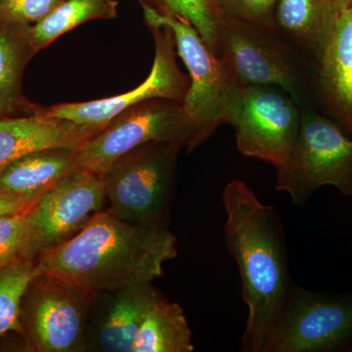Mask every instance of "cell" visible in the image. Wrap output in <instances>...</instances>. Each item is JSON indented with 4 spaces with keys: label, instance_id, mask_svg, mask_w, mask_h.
Returning a JSON list of instances; mask_svg holds the SVG:
<instances>
[{
    "label": "cell",
    "instance_id": "cell-29",
    "mask_svg": "<svg viewBox=\"0 0 352 352\" xmlns=\"http://www.w3.org/2000/svg\"><path fill=\"white\" fill-rule=\"evenodd\" d=\"M210 3L212 4V6L214 7L215 10L217 11V8H219L220 2H221L222 0H210ZM217 13H219V12H217Z\"/></svg>",
    "mask_w": 352,
    "mask_h": 352
},
{
    "label": "cell",
    "instance_id": "cell-28",
    "mask_svg": "<svg viewBox=\"0 0 352 352\" xmlns=\"http://www.w3.org/2000/svg\"><path fill=\"white\" fill-rule=\"evenodd\" d=\"M138 1L141 4V6H149L153 7L151 0H138Z\"/></svg>",
    "mask_w": 352,
    "mask_h": 352
},
{
    "label": "cell",
    "instance_id": "cell-9",
    "mask_svg": "<svg viewBox=\"0 0 352 352\" xmlns=\"http://www.w3.org/2000/svg\"><path fill=\"white\" fill-rule=\"evenodd\" d=\"M91 295L58 278L36 275L21 302V333L32 351L87 352Z\"/></svg>",
    "mask_w": 352,
    "mask_h": 352
},
{
    "label": "cell",
    "instance_id": "cell-26",
    "mask_svg": "<svg viewBox=\"0 0 352 352\" xmlns=\"http://www.w3.org/2000/svg\"><path fill=\"white\" fill-rule=\"evenodd\" d=\"M30 204L22 203V201L7 200V199L0 198V219L8 215L19 214L23 210L31 208Z\"/></svg>",
    "mask_w": 352,
    "mask_h": 352
},
{
    "label": "cell",
    "instance_id": "cell-21",
    "mask_svg": "<svg viewBox=\"0 0 352 352\" xmlns=\"http://www.w3.org/2000/svg\"><path fill=\"white\" fill-rule=\"evenodd\" d=\"M36 275V263L24 258L0 267V338L10 331L21 333V302Z\"/></svg>",
    "mask_w": 352,
    "mask_h": 352
},
{
    "label": "cell",
    "instance_id": "cell-23",
    "mask_svg": "<svg viewBox=\"0 0 352 352\" xmlns=\"http://www.w3.org/2000/svg\"><path fill=\"white\" fill-rule=\"evenodd\" d=\"M278 2L279 0H222L217 12L263 29L276 31L275 14Z\"/></svg>",
    "mask_w": 352,
    "mask_h": 352
},
{
    "label": "cell",
    "instance_id": "cell-17",
    "mask_svg": "<svg viewBox=\"0 0 352 352\" xmlns=\"http://www.w3.org/2000/svg\"><path fill=\"white\" fill-rule=\"evenodd\" d=\"M340 10V0H279L275 28L317 65Z\"/></svg>",
    "mask_w": 352,
    "mask_h": 352
},
{
    "label": "cell",
    "instance_id": "cell-10",
    "mask_svg": "<svg viewBox=\"0 0 352 352\" xmlns=\"http://www.w3.org/2000/svg\"><path fill=\"white\" fill-rule=\"evenodd\" d=\"M352 342V294L328 295L292 285L263 352H328Z\"/></svg>",
    "mask_w": 352,
    "mask_h": 352
},
{
    "label": "cell",
    "instance_id": "cell-1",
    "mask_svg": "<svg viewBox=\"0 0 352 352\" xmlns=\"http://www.w3.org/2000/svg\"><path fill=\"white\" fill-rule=\"evenodd\" d=\"M227 249L237 263L248 307L241 340L245 352H263L291 289L283 224L273 206L245 182L232 180L222 193Z\"/></svg>",
    "mask_w": 352,
    "mask_h": 352
},
{
    "label": "cell",
    "instance_id": "cell-30",
    "mask_svg": "<svg viewBox=\"0 0 352 352\" xmlns=\"http://www.w3.org/2000/svg\"><path fill=\"white\" fill-rule=\"evenodd\" d=\"M351 351H352V349H351Z\"/></svg>",
    "mask_w": 352,
    "mask_h": 352
},
{
    "label": "cell",
    "instance_id": "cell-6",
    "mask_svg": "<svg viewBox=\"0 0 352 352\" xmlns=\"http://www.w3.org/2000/svg\"><path fill=\"white\" fill-rule=\"evenodd\" d=\"M141 6L148 27H168L173 32L176 50L189 71L190 85L183 106L203 144L217 127L230 122L243 88L234 82L188 20Z\"/></svg>",
    "mask_w": 352,
    "mask_h": 352
},
{
    "label": "cell",
    "instance_id": "cell-14",
    "mask_svg": "<svg viewBox=\"0 0 352 352\" xmlns=\"http://www.w3.org/2000/svg\"><path fill=\"white\" fill-rule=\"evenodd\" d=\"M317 99L352 138V6L340 8L317 64Z\"/></svg>",
    "mask_w": 352,
    "mask_h": 352
},
{
    "label": "cell",
    "instance_id": "cell-11",
    "mask_svg": "<svg viewBox=\"0 0 352 352\" xmlns=\"http://www.w3.org/2000/svg\"><path fill=\"white\" fill-rule=\"evenodd\" d=\"M302 107L276 87L241 90L231 117L238 151L278 168L288 159L300 131Z\"/></svg>",
    "mask_w": 352,
    "mask_h": 352
},
{
    "label": "cell",
    "instance_id": "cell-18",
    "mask_svg": "<svg viewBox=\"0 0 352 352\" xmlns=\"http://www.w3.org/2000/svg\"><path fill=\"white\" fill-rule=\"evenodd\" d=\"M30 25L0 24V118L15 117L18 111L24 110L32 115L43 108L30 105L22 94L23 72L36 55L30 41Z\"/></svg>",
    "mask_w": 352,
    "mask_h": 352
},
{
    "label": "cell",
    "instance_id": "cell-13",
    "mask_svg": "<svg viewBox=\"0 0 352 352\" xmlns=\"http://www.w3.org/2000/svg\"><path fill=\"white\" fill-rule=\"evenodd\" d=\"M162 298L150 281L133 282L91 295L87 352H131L145 315Z\"/></svg>",
    "mask_w": 352,
    "mask_h": 352
},
{
    "label": "cell",
    "instance_id": "cell-12",
    "mask_svg": "<svg viewBox=\"0 0 352 352\" xmlns=\"http://www.w3.org/2000/svg\"><path fill=\"white\" fill-rule=\"evenodd\" d=\"M155 41V58L150 75L139 87L126 94L99 100L61 103L43 108L47 117L76 124L106 126L127 109L152 99L184 101L190 85L189 76L180 71L175 58V41L168 27H148Z\"/></svg>",
    "mask_w": 352,
    "mask_h": 352
},
{
    "label": "cell",
    "instance_id": "cell-27",
    "mask_svg": "<svg viewBox=\"0 0 352 352\" xmlns=\"http://www.w3.org/2000/svg\"><path fill=\"white\" fill-rule=\"evenodd\" d=\"M340 8L342 7L352 6V0H340Z\"/></svg>",
    "mask_w": 352,
    "mask_h": 352
},
{
    "label": "cell",
    "instance_id": "cell-5",
    "mask_svg": "<svg viewBox=\"0 0 352 352\" xmlns=\"http://www.w3.org/2000/svg\"><path fill=\"white\" fill-rule=\"evenodd\" d=\"M276 170L277 191L288 194L293 205H305L326 185L351 197L352 138L323 113L302 108L295 145Z\"/></svg>",
    "mask_w": 352,
    "mask_h": 352
},
{
    "label": "cell",
    "instance_id": "cell-25",
    "mask_svg": "<svg viewBox=\"0 0 352 352\" xmlns=\"http://www.w3.org/2000/svg\"><path fill=\"white\" fill-rule=\"evenodd\" d=\"M31 208L0 219V267L20 258L24 220Z\"/></svg>",
    "mask_w": 352,
    "mask_h": 352
},
{
    "label": "cell",
    "instance_id": "cell-24",
    "mask_svg": "<svg viewBox=\"0 0 352 352\" xmlns=\"http://www.w3.org/2000/svg\"><path fill=\"white\" fill-rule=\"evenodd\" d=\"M65 0H0V24H36Z\"/></svg>",
    "mask_w": 352,
    "mask_h": 352
},
{
    "label": "cell",
    "instance_id": "cell-8",
    "mask_svg": "<svg viewBox=\"0 0 352 352\" xmlns=\"http://www.w3.org/2000/svg\"><path fill=\"white\" fill-rule=\"evenodd\" d=\"M106 208L107 197L102 177L78 166L28 210L20 258L36 263L80 232Z\"/></svg>",
    "mask_w": 352,
    "mask_h": 352
},
{
    "label": "cell",
    "instance_id": "cell-2",
    "mask_svg": "<svg viewBox=\"0 0 352 352\" xmlns=\"http://www.w3.org/2000/svg\"><path fill=\"white\" fill-rule=\"evenodd\" d=\"M176 242L166 224H131L104 210L72 239L41 256L36 273L94 295L163 276L164 263L177 256Z\"/></svg>",
    "mask_w": 352,
    "mask_h": 352
},
{
    "label": "cell",
    "instance_id": "cell-19",
    "mask_svg": "<svg viewBox=\"0 0 352 352\" xmlns=\"http://www.w3.org/2000/svg\"><path fill=\"white\" fill-rule=\"evenodd\" d=\"M192 332L182 307L162 298L145 315L131 352H192Z\"/></svg>",
    "mask_w": 352,
    "mask_h": 352
},
{
    "label": "cell",
    "instance_id": "cell-3",
    "mask_svg": "<svg viewBox=\"0 0 352 352\" xmlns=\"http://www.w3.org/2000/svg\"><path fill=\"white\" fill-rule=\"evenodd\" d=\"M215 55L240 88L279 87L315 109L317 65L277 31L219 15Z\"/></svg>",
    "mask_w": 352,
    "mask_h": 352
},
{
    "label": "cell",
    "instance_id": "cell-7",
    "mask_svg": "<svg viewBox=\"0 0 352 352\" xmlns=\"http://www.w3.org/2000/svg\"><path fill=\"white\" fill-rule=\"evenodd\" d=\"M153 141L178 143L189 152L201 145L182 102L152 99L127 109L76 149V162L102 177L122 155Z\"/></svg>",
    "mask_w": 352,
    "mask_h": 352
},
{
    "label": "cell",
    "instance_id": "cell-15",
    "mask_svg": "<svg viewBox=\"0 0 352 352\" xmlns=\"http://www.w3.org/2000/svg\"><path fill=\"white\" fill-rule=\"evenodd\" d=\"M41 110L32 115L0 118V168L41 150L78 149L105 127L47 117Z\"/></svg>",
    "mask_w": 352,
    "mask_h": 352
},
{
    "label": "cell",
    "instance_id": "cell-22",
    "mask_svg": "<svg viewBox=\"0 0 352 352\" xmlns=\"http://www.w3.org/2000/svg\"><path fill=\"white\" fill-rule=\"evenodd\" d=\"M159 12L180 16L188 20L215 54L219 14L210 0H151Z\"/></svg>",
    "mask_w": 352,
    "mask_h": 352
},
{
    "label": "cell",
    "instance_id": "cell-16",
    "mask_svg": "<svg viewBox=\"0 0 352 352\" xmlns=\"http://www.w3.org/2000/svg\"><path fill=\"white\" fill-rule=\"evenodd\" d=\"M76 149L52 148L31 153L0 168V198L36 203L78 168Z\"/></svg>",
    "mask_w": 352,
    "mask_h": 352
},
{
    "label": "cell",
    "instance_id": "cell-20",
    "mask_svg": "<svg viewBox=\"0 0 352 352\" xmlns=\"http://www.w3.org/2000/svg\"><path fill=\"white\" fill-rule=\"evenodd\" d=\"M118 0H65L45 18L29 27L34 54L78 25L118 17Z\"/></svg>",
    "mask_w": 352,
    "mask_h": 352
},
{
    "label": "cell",
    "instance_id": "cell-4",
    "mask_svg": "<svg viewBox=\"0 0 352 352\" xmlns=\"http://www.w3.org/2000/svg\"><path fill=\"white\" fill-rule=\"evenodd\" d=\"M182 145L153 141L122 155L102 175L106 210L139 226H168Z\"/></svg>",
    "mask_w": 352,
    "mask_h": 352
}]
</instances>
